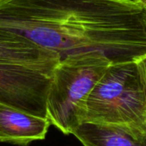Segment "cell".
<instances>
[{"label": "cell", "instance_id": "cell-1", "mask_svg": "<svg viewBox=\"0 0 146 146\" xmlns=\"http://www.w3.org/2000/svg\"><path fill=\"white\" fill-rule=\"evenodd\" d=\"M145 14L134 0H0V29L60 60L99 53L116 63L146 54Z\"/></svg>", "mask_w": 146, "mask_h": 146}, {"label": "cell", "instance_id": "cell-6", "mask_svg": "<svg viewBox=\"0 0 146 146\" xmlns=\"http://www.w3.org/2000/svg\"><path fill=\"white\" fill-rule=\"evenodd\" d=\"M0 60L25 63H57L60 57L14 33L0 29Z\"/></svg>", "mask_w": 146, "mask_h": 146}, {"label": "cell", "instance_id": "cell-4", "mask_svg": "<svg viewBox=\"0 0 146 146\" xmlns=\"http://www.w3.org/2000/svg\"><path fill=\"white\" fill-rule=\"evenodd\" d=\"M58 63L0 60V104L47 118V97Z\"/></svg>", "mask_w": 146, "mask_h": 146}, {"label": "cell", "instance_id": "cell-5", "mask_svg": "<svg viewBox=\"0 0 146 146\" xmlns=\"http://www.w3.org/2000/svg\"><path fill=\"white\" fill-rule=\"evenodd\" d=\"M50 126L47 118L0 104V142L27 146L34 141L44 140Z\"/></svg>", "mask_w": 146, "mask_h": 146}, {"label": "cell", "instance_id": "cell-8", "mask_svg": "<svg viewBox=\"0 0 146 146\" xmlns=\"http://www.w3.org/2000/svg\"><path fill=\"white\" fill-rule=\"evenodd\" d=\"M135 62L146 98V54L135 60Z\"/></svg>", "mask_w": 146, "mask_h": 146}, {"label": "cell", "instance_id": "cell-10", "mask_svg": "<svg viewBox=\"0 0 146 146\" xmlns=\"http://www.w3.org/2000/svg\"><path fill=\"white\" fill-rule=\"evenodd\" d=\"M145 25H146V9H145Z\"/></svg>", "mask_w": 146, "mask_h": 146}, {"label": "cell", "instance_id": "cell-9", "mask_svg": "<svg viewBox=\"0 0 146 146\" xmlns=\"http://www.w3.org/2000/svg\"><path fill=\"white\" fill-rule=\"evenodd\" d=\"M137 3H139L141 7L146 9V0H134Z\"/></svg>", "mask_w": 146, "mask_h": 146}, {"label": "cell", "instance_id": "cell-7", "mask_svg": "<svg viewBox=\"0 0 146 146\" xmlns=\"http://www.w3.org/2000/svg\"><path fill=\"white\" fill-rule=\"evenodd\" d=\"M72 134L84 146H146V140L137 139L125 130L112 126L83 122Z\"/></svg>", "mask_w": 146, "mask_h": 146}, {"label": "cell", "instance_id": "cell-2", "mask_svg": "<svg viewBox=\"0 0 146 146\" xmlns=\"http://www.w3.org/2000/svg\"><path fill=\"white\" fill-rule=\"evenodd\" d=\"M78 120L116 127L146 140V98L135 61L108 68L80 105Z\"/></svg>", "mask_w": 146, "mask_h": 146}, {"label": "cell", "instance_id": "cell-3", "mask_svg": "<svg viewBox=\"0 0 146 146\" xmlns=\"http://www.w3.org/2000/svg\"><path fill=\"white\" fill-rule=\"evenodd\" d=\"M113 62L99 53H85L60 60L53 74L46 110L50 124L65 135L79 125L78 111Z\"/></svg>", "mask_w": 146, "mask_h": 146}]
</instances>
